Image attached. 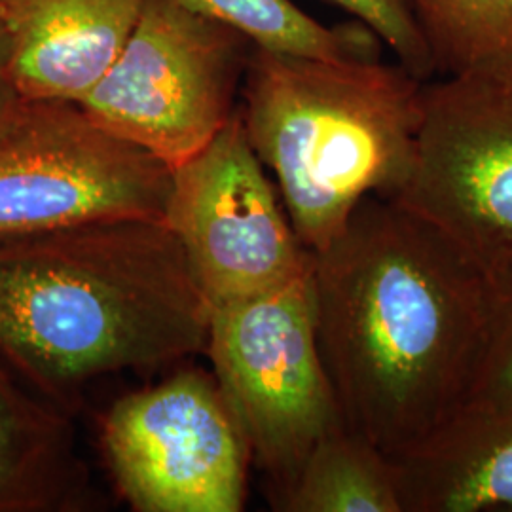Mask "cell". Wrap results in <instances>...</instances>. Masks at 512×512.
<instances>
[{
    "label": "cell",
    "instance_id": "6da1fadb",
    "mask_svg": "<svg viewBox=\"0 0 512 512\" xmlns=\"http://www.w3.org/2000/svg\"><path fill=\"white\" fill-rule=\"evenodd\" d=\"M311 255L317 340L344 423L401 458L465 408L492 281L439 228L380 196Z\"/></svg>",
    "mask_w": 512,
    "mask_h": 512
},
{
    "label": "cell",
    "instance_id": "7a4b0ae2",
    "mask_svg": "<svg viewBox=\"0 0 512 512\" xmlns=\"http://www.w3.org/2000/svg\"><path fill=\"white\" fill-rule=\"evenodd\" d=\"M209 315L164 219L0 239V359L71 416L97 378L203 353Z\"/></svg>",
    "mask_w": 512,
    "mask_h": 512
},
{
    "label": "cell",
    "instance_id": "3957f363",
    "mask_svg": "<svg viewBox=\"0 0 512 512\" xmlns=\"http://www.w3.org/2000/svg\"><path fill=\"white\" fill-rule=\"evenodd\" d=\"M423 82L401 63L255 48L239 112L300 243L321 253L368 196L395 198L416 150Z\"/></svg>",
    "mask_w": 512,
    "mask_h": 512
},
{
    "label": "cell",
    "instance_id": "277c9868",
    "mask_svg": "<svg viewBox=\"0 0 512 512\" xmlns=\"http://www.w3.org/2000/svg\"><path fill=\"white\" fill-rule=\"evenodd\" d=\"M203 353L274 501L315 444L346 425L319 349L311 268L211 310Z\"/></svg>",
    "mask_w": 512,
    "mask_h": 512
},
{
    "label": "cell",
    "instance_id": "5b68a950",
    "mask_svg": "<svg viewBox=\"0 0 512 512\" xmlns=\"http://www.w3.org/2000/svg\"><path fill=\"white\" fill-rule=\"evenodd\" d=\"M251 40L175 0H148L126 46L78 105L97 126L169 169L236 114Z\"/></svg>",
    "mask_w": 512,
    "mask_h": 512
},
{
    "label": "cell",
    "instance_id": "8992f818",
    "mask_svg": "<svg viewBox=\"0 0 512 512\" xmlns=\"http://www.w3.org/2000/svg\"><path fill=\"white\" fill-rule=\"evenodd\" d=\"M171 169L76 103L23 101L0 131V239L88 220L164 219Z\"/></svg>",
    "mask_w": 512,
    "mask_h": 512
},
{
    "label": "cell",
    "instance_id": "52a82bcc",
    "mask_svg": "<svg viewBox=\"0 0 512 512\" xmlns=\"http://www.w3.org/2000/svg\"><path fill=\"white\" fill-rule=\"evenodd\" d=\"M488 277L512 262V71L423 82L410 175L391 198Z\"/></svg>",
    "mask_w": 512,
    "mask_h": 512
},
{
    "label": "cell",
    "instance_id": "ba28073f",
    "mask_svg": "<svg viewBox=\"0 0 512 512\" xmlns=\"http://www.w3.org/2000/svg\"><path fill=\"white\" fill-rule=\"evenodd\" d=\"M165 222L211 310L274 291L308 272L300 243L241 112L205 147L171 169Z\"/></svg>",
    "mask_w": 512,
    "mask_h": 512
},
{
    "label": "cell",
    "instance_id": "9c48e42d",
    "mask_svg": "<svg viewBox=\"0 0 512 512\" xmlns=\"http://www.w3.org/2000/svg\"><path fill=\"white\" fill-rule=\"evenodd\" d=\"M118 492L137 512H239L251 452L213 374L131 393L101 423Z\"/></svg>",
    "mask_w": 512,
    "mask_h": 512
},
{
    "label": "cell",
    "instance_id": "30bf717a",
    "mask_svg": "<svg viewBox=\"0 0 512 512\" xmlns=\"http://www.w3.org/2000/svg\"><path fill=\"white\" fill-rule=\"evenodd\" d=\"M147 2L0 0L19 95L25 101H84L126 46Z\"/></svg>",
    "mask_w": 512,
    "mask_h": 512
},
{
    "label": "cell",
    "instance_id": "8fae6325",
    "mask_svg": "<svg viewBox=\"0 0 512 512\" xmlns=\"http://www.w3.org/2000/svg\"><path fill=\"white\" fill-rule=\"evenodd\" d=\"M395 463L404 512H512V410H461Z\"/></svg>",
    "mask_w": 512,
    "mask_h": 512
},
{
    "label": "cell",
    "instance_id": "7c38bea8",
    "mask_svg": "<svg viewBox=\"0 0 512 512\" xmlns=\"http://www.w3.org/2000/svg\"><path fill=\"white\" fill-rule=\"evenodd\" d=\"M84 494L71 414L38 397L0 359V512L74 511Z\"/></svg>",
    "mask_w": 512,
    "mask_h": 512
},
{
    "label": "cell",
    "instance_id": "4fadbf2b",
    "mask_svg": "<svg viewBox=\"0 0 512 512\" xmlns=\"http://www.w3.org/2000/svg\"><path fill=\"white\" fill-rule=\"evenodd\" d=\"M272 503L285 512H404L395 459L346 425L315 444Z\"/></svg>",
    "mask_w": 512,
    "mask_h": 512
},
{
    "label": "cell",
    "instance_id": "5bb4252c",
    "mask_svg": "<svg viewBox=\"0 0 512 512\" xmlns=\"http://www.w3.org/2000/svg\"><path fill=\"white\" fill-rule=\"evenodd\" d=\"M203 18L219 21L275 54L329 61L382 59V40L357 19L325 25L293 0H175Z\"/></svg>",
    "mask_w": 512,
    "mask_h": 512
},
{
    "label": "cell",
    "instance_id": "9a60e30c",
    "mask_svg": "<svg viewBox=\"0 0 512 512\" xmlns=\"http://www.w3.org/2000/svg\"><path fill=\"white\" fill-rule=\"evenodd\" d=\"M437 76L512 71V0H408Z\"/></svg>",
    "mask_w": 512,
    "mask_h": 512
},
{
    "label": "cell",
    "instance_id": "2e32d148",
    "mask_svg": "<svg viewBox=\"0 0 512 512\" xmlns=\"http://www.w3.org/2000/svg\"><path fill=\"white\" fill-rule=\"evenodd\" d=\"M490 281L488 338L463 410H512V262L490 275Z\"/></svg>",
    "mask_w": 512,
    "mask_h": 512
},
{
    "label": "cell",
    "instance_id": "e0dca14e",
    "mask_svg": "<svg viewBox=\"0 0 512 512\" xmlns=\"http://www.w3.org/2000/svg\"><path fill=\"white\" fill-rule=\"evenodd\" d=\"M346 10L382 40L397 63L421 82L437 76L435 63L408 0H327Z\"/></svg>",
    "mask_w": 512,
    "mask_h": 512
},
{
    "label": "cell",
    "instance_id": "ac0fdd59",
    "mask_svg": "<svg viewBox=\"0 0 512 512\" xmlns=\"http://www.w3.org/2000/svg\"><path fill=\"white\" fill-rule=\"evenodd\" d=\"M23 97L19 95L12 74H10V57H8V44L0 25V131L6 128L18 110L23 105Z\"/></svg>",
    "mask_w": 512,
    "mask_h": 512
}]
</instances>
